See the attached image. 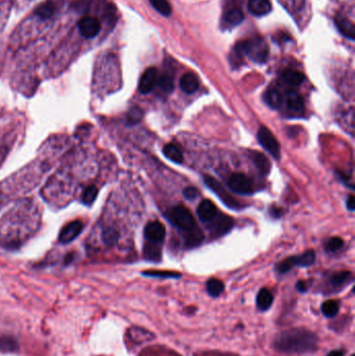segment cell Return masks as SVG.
<instances>
[{
    "label": "cell",
    "mask_w": 355,
    "mask_h": 356,
    "mask_svg": "<svg viewBox=\"0 0 355 356\" xmlns=\"http://www.w3.org/2000/svg\"><path fill=\"white\" fill-rule=\"evenodd\" d=\"M274 347L286 353H312L318 348V336L309 330L294 328L277 334Z\"/></svg>",
    "instance_id": "obj_1"
},
{
    "label": "cell",
    "mask_w": 355,
    "mask_h": 356,
    "mask_svg": "<svg viewBox=\"0 0 355 356\" xmlns=\"http://www.w3.org/2000/svg\"><path fill=\"white\" fill-rule=\"evenodd\" d=\"M235 49L239 53L247 55L251 61L258 64H264L268 60V44L261 36L258 35L239 43Z\"/></svg>",
    "instance_id": "obj_2"
},
{
    "label": "cell",
    "mask_w": 355,
    "mask_h": 356,
    "mask_svg": "<svg viewBox=\"0 0 355 356\" xmlns=\"http://www.w3.org/2000/svg\"><path fill=\"white\" fill-rule=\"evenodd\" d=\"M204 183L220 198V199L226 204L228 208L232 210H240L242 207L239 201H236L234 198L225 190V188L215 178L211 176L204 177Z\"/></svg>",
    "instance_id": "obj_3"
},
{
    "label": "cell",
    "mask_w": 355,
    "mask_h": 356,
    "mask_svg": "<svg viewBox=\"0 0 355 356\" xmlns=\"http://www.w3.org/2000/svg\"><path fill=\"white\" fill-rule=\"evenodd\" d=\"M257 139L260 145L276 160L281 157V146L274 135L265 126H261L257 133Z\"/></svg>",
    "instance_id": "obj_4"
},
{
    "label": "cell",
    "mask_w": 355,
    "mask_h": 356,
    "mask_svg": "<svg viewBox=\"0 0 355 356\" xmlns=\"http://www.w3.org/2000/svg\"><path fill=\"white\" fill-rule=\"evenodd\" d=\"M169 218L177 227L184 231L196 225L192 213L184 207H176L172 209L169 212Z\"/></svg>",
    "instance_id": "obj_5"
},
{
    "label": "cell",
    "mask_w": 355,
    "mask_h": 356,
    "mask_svg": "<svg viewBox=\"0 0 355 356\" xmlns=\"http://www.w3.org/2000/svg\"><path fill=\"white\" fill-rule=\"evenodd\" d=\"M229 189L236 194L250 195L253 193V185L251 180L244 174L235 173L230 176L228 180Z\"/></svg>",
    "instance_id": "obj_6"
},
{
    "label": "cell",
    "mask_w": 355,
    "mask_h": 356,
    "mask_svg": "<svg viewBox=\"0 0 355 356\" xmlns=\"http://www.w3.org/2000/svg\"><path fill=\"white\" fill-rule=\"evenodd\" d=\"M210 230L211 233L215 236H221L229 232L233 226V220L226 216V215H221L217 214V216L210 221Z\"/></svg>",
    "instance_id": "obj_7"
},
{
    "label": "cell",
    "mask_w": 355,
    "mask_h": 356,
    "mask_svg": "<svg viewBox=\"0 0 355 356\" xmlns=\"http://www.w3.org/2000/svg\"><path fill=\"white\" fill-rule=\"evenodd\" d=\"M83 229H84V223L82 221L75 220L68 223L66 226H64V228L60 232V235H59L60 243L62 244L71 243L82 233Z\"/></svg>",
    "instance_id": "obj_8"
},
{
    "label": "cell",
    "mask_w": 355,
    "mask_h": 356,
    "mask_svg": "<svg viewBox=\"0 0 355 356\" xmlns=\"http://www.w3.org/2000/svg\"><path fill=\"white\" fill-rule=\"evenodd\" d=\"M101 29L99 20L94 17H84L78 22V30L87 39H92L98 35Z\"/></svg>",
    "instance_id": "obj_9"
},
{
    "label": "cell",
    "mask_w": 355,
    "mask_h": 356,
    "mask_svg": "<svg viewBox=\"0 0 355 356\" xmlns=\"http://www.w3.org/2000/svg\"><path fill=\"white\" fill-rule=\"evenodd\" d=\"M144 234L148 242L161 243L165 239L166 229H165V226L159 221L150 222L149 224L146 225Z\"/></svg>",
    "instance_id": "obj_10"
},
{
    "label": "cell",
    "mask_w": 355,
    "mask_h": 356,
    "mask_svg": "<svg viewBox=\"0 0 355 356\" xmlns=\"http://www.w3.org/2000/svg\"><path fill=\"white\" fill-rule=\"evenodd\" d=\"M157 83V70L154 67L148 68L142 75L139 84V91L142 94L150 93Z\"/></svg>",
    "instance_id": "obj_11"
},
{
    "label": "cell",
    "mask_w": 355,
    "mask_h": 356,
    "mask_svg": "<svg viewBox=\"0 0 355 356\" xmlns=\"http://www.w3.org/2000/svg\"><path fill=\"white\" fill-rule=\"evenodd\" d=\"M204 239V235L202 230L198 226H194L189 230H185L184 234V243L186 247L194 248L199 246Z\"/></svg>",
    "instance_id": "obj_12"
},
{
    "label": "cell",
    "mask_w": 355,
    "mask_h": 356,
    "mask_svg": "<svg viewBox=\"0 0 355 356\" xmlns=\"http://www.w3.org/2000/svg\"><path fill=\"white\" fill-rule=\"evenodd\" d=\"M243 20H244V13L242 12V10L239 8H234L228 11L224 15L222 24L224 28H232L234 26L240 25L243 22Z\"/></svg>",
    "instance_id": "obj_13"
},
{
    "label": "cell",
    "mask_w": 355,
    "mask_h": 356,
    "mask_svg": "<svg viewBox=\"0 0 355 356\" xmlns=\"http://www.w3.org/2000/svg\"><path fill=\"white\" fill-rule=\"evenodd\" d=\"M197 214H198V217L201 221L210 222L217 216L218 210L211 200H204L197 209Z\"/></svg>",
    "instance_id": "obj_14"
},
{
    "label": "cell",
    "mask_w": 355,
    "mask_h": 356,
    "mask_svg": "<svg viewBox=\"0 0 355 356\" xmlns=\"http://www.w3.org/2000/svg\"><path fill=\"white\" fill-rule=\"evenodd\" d=\"M248 10L254 16H265L272 11L270 0H249Z\"/></svg>",
    "instance_id": "obj_15"
},
{
    "label": "cell",
    "mask_w": 355,
    "mask_h": 356,
    "mask_svg": "<svg viewBox=\"0 0 355 356\" xmlns=\"http://www.w3.org/2000/svg\"><path fill=\"white\" fill-rule=\"evenodd\" d=\"M180 89L185 93V94H193L195 93L199 88V81L197 76L193 73H185L182 75L180 78L179 83Z\"/></svg>",
    "instance_id": "obj_16"
},
{
    "label": "cell",
    "mask_w": 355,
    "mask_h": 356,
    "mask_svg": "<svg viewBox=\"0 0 355 356\" xmlns=\"http://www.w3.org/2000/svg\"><path fill=\"white\" fill-rule=\"evenodd\" d=\"M144 257L145 259L153 263H159L162 259V248L159 243L148 242L144 246Z\"/></svg>",
    "instance_id": "obj_17"
},
{
    "label": "cell",
    "mask_w": 355,
    "mask_h": 356,
    "mask_svg": "<svg viewBox=\"0 0 355 356\" xmlns=\"http://www.w3.org/2000/svg\"><path fill=\"white\" fill-rule=\"evenodd\" d=\"M335 26L343 35L352 40V41L355 40V26L350 20L338 17L335 19Z\"/></svg>",
    "instance_id": "obj_18"
},
{
    "label": "cell",
    "mask_w": 355,
    "mask_h": 356,
    "mask_svg": "<svg viewBox=\"0 0 355 356\" xmlns=\"http://www.w3.org/2000/svg\"><path fill=\"white\" fill-rule=\"evenodd\" d=\"M286 103L287 106L295 111V113H300L303 110L304 103L302 97L296 92V91H289L286 95Z\"/></svg>",
    "instance_id": "obj_19"
},
{
    "label": "cell",
    "mask_w": 355,
    "mask_h": 356,
    "mask_svg": "<svg viewBox=\"0 0 355 356\" xmlns=\"http://www.w3.org/2000/svg\"><path fill=\"white\" fill-rule=\"evenodd\" d=\"M250 156H251V160H252L253 164L257 167V169L264 175L269 174V172L271 170V164L265 154H263L260 152H251Z\"/></svg>",
    "instance_id": "obj_20"
},
{
    "label": "cell",
    "mask_w": 355,
    "mask_h": 356,
    "mask_svg": "<svg viewBox=\"0 0 355 356\" xmlns=\"http://www.w3.org/2000/svg\"><path fill=\"white\" fill-rule=\"evenodd\" d=\"M283 81L290 85V86H294L297 87L299 85H301L304 81V75L301 72H298L296 70H286L283 75Z\"/></svg>",
    "instance_id": "obj_21"
},
{
    "label": "cell",
    "mask_w": 355,
    "mask_h": 356,
    "mask_svg": "<svg viewBox=\"0 0 355 356\" xmlns=\"http://www.w3.org/2000/svg\"><path fill=\"white\" fill-rule=\"evenodd\" d=\"M273 303V295L267 289H261L256 297V305L259 310H267Z\"/></svg>",
    "instance_id": "obj_22"
},
{
    "label": "cell",
    "mask_w": 355,
    "mask_h": 356,
    "mask_svg": "<svg viewBox=\"0 0 355 356\" xmlns=\"http://www.w3.org/2000/svg\"><path fill=\"white\" fill-rule=\"evenodd\" d=\"M164 154L167 158H169L170 161L176 163V164H181L183 162V155L180 149L173 145V144H168L164 148Z\"/></svg>",
    "instance_id": "obj_23"
},
{
    "label": "cell",
    "mask_w": 355,
    "mask_h": 356,
    "mask_svg": "<svg viewBox=\"0 0 355 356\" xmlns=\"http://www.w3.org/2000/svg\"><path fill=\"white\" fill-rule=\"evenodd\" d=\"M266 102L273 108H278L283 102V96L281 92L276 89H270L265 95Z\"/></svg>",
    "instance_id": "obj_24"
},
{
    "label": "cell",
    "mask_w": 355,
    "mask_h": 356,
    "mask_svg": "<svg viewBox=\"0 0 355 356\" xmlns=\"http://www.w3.org/2000/svg\"><path fill=\"white\" fill-rule=\"evenodd\" d=\"M55 7L51 2H47L41 6H39L35 10V15L43 20L49 19L54 15Z\"/></svg>",
    "instance_id": "obj_25"
},
{
    "label": "cell",
    "mask_w": 355,
    "mask_h": 356,
    "mask_svg": "<svg viewBox=\"0 0 355 356\" xmlns=\"http://www.w3.org/2000/svg\"><path fill=\"white\" fill-rule=\"evenodd\" d=\"M151 6L165 17H169L172 13L171 6L168 0H149Z\"/></svg>",
    "instance_id": "obj_26"
},
{
    "label": "cell",
    "mask_w": 355,
    "mask_h": 356,
    "mask_svg": "<svg viewBox=\"0 0 355 356\" xmlns=\"http://www.w3.org/2000/svg\"><path fill=\"white\" fill-rule=\"evenodd\" d=\"M207 291L212 297H219L224 291V285L221 280L212 278L207 284Z\"/></svg>",
    "instance_id": "obj_27"
},
{
    "label": "cell",
    "mask_w": 355,
    "mask_h": 356,
    "mask_svg": "<svg viewBox=\"0 0 355 356\" xmlns=\"http://www.w3.org/2000/svg\"><path fill=\"white\" fill-rule=\"evenodd\" d=\"M340 304L335 300H328L322 304V312L326 318H333L339 312Z\"/></svg>",
    "instance_id": "obj_28"
},
{
    "label": "cell",
    "mask_w": 355,
    "mask_h": 356,
    "mask_svg": "<svg viewBox=\"0 0 355 356\" xmlns=\"http://www.w3.org/2000/svg\"><path fill=\"white\" fill-rule=\"evenodd\" d=\"M315 260V253L313 250H307L303 254L296 256V266L298 267H309L313 265Z\"/></svg>",
    "instance_id": "obj_29"
},
{
    "label": "cell",
    "mask_w": 355,
    "mask_h": 356,
    "mask_svg": "<svg viewBox=\"0 0 355 356\" xmlns=\"http://www.w3.org/2000/svg\"><path fill=\"white\" fill-rule=\"evenodd\" d=\"M144 276L156 277V278H180L181 274L170 271H146L143 272Z\"/></svg>",
    "instance_id": "obj_30"
},
{
    "label": "cell",
    "mask_w": 355,
    "mask_h": 356,
    "mask_svg": "<svg viewBox=\"0 0 355 356\" xmlns=\"http://www.w3.org/2000/svg\"><path fill=\"white\" fill-rule=\"evenodd\" d=\"M98 195V189L95 185H89L82 197V202L86 205H91L97 198Z\"/></svg>",
    "instance_id": "obj_31"
},
{
    "label": "cell",
    "mask_w": 355,
    "mask_h": 356,
    "mask_svg": "<svg viewBox=\"0 0 355 356\" xmlns=\"http://www.w3.org/2000/svg\"><path fill=\"white\" fill-rule=\"evenodd\" d=\"M157 85L166 93H171L174 90V81L168 74H164L157 79Z\"/></svg>",
    "instance_id": "obj_32"
},
{
    "label": "cell",
    "mask_w": 355,
    "mask_h": 356,
    "mask_svg": "<svg viewBox=\"0 0 355 356\" xmlns=\"http://www.w3.org/2000/svg\"><path fill=\"white\" fill-rule=\"evenodd\" d=\"M351 277V273L347 272V271H343V272H339L334 275L331 276L330 278V284L333 287H341L343 285H345L349 278Z\"/></svg>",
    "instance_id": "obj_33"
},
{
    "label": "cell",
    "mask_w": 355,
    "mask_h": 356,
    "mask_svg": "<svg viewBox=\"0 0 355 356\" xmlns=\"http://www.w3.org/2000/svg\"><path fill=\"white\" fill-rule=\"evenodd\" d=\"M18 349L17 342L10 336L0 338V350L2 351H16Z\"/></svg>",
    "instance_id": "obj_34"
},
{
    "label": "cell",
    "mask_w": 355,
    "mask_h": 356,
    "mask_svg": "<svg viewBox=\"0 0 355 356\" xmlns=\"http://www.w3.org/2000/svg\"><path fill=\"white\" fill-rule=\"evenodd\" d=\"M294 267H296V256H291V257L286 258L282 263H279L277 265V267H276V270H277L282 274H285V273L291 271Z\"/></svg>",
    "instance_id": "obj_35"
},
{
    "label": "cell",
    "mask_w": 355,
    "mask_h": 356,
    "mask_svg": "<svg viewBox=\"0 0 355 356\" xmlns=\"http://www.w3.org/2000/svg\"><path fill=\"white\" fill-rule=\"evenodd\" d=\"M119 239V233L113 228H107L103 231V240L108 245H114Z\"/></svg>",
    "instance_id": "obj_36"
},
{
    "label": "cell",
    "mask_w": 355,
    "mask_h": 356,
    "mask_svg": "<svg viewBox=\"0 0 355 356\" xmlns=\"http://www.w3.org/2000/svg\"><path fill=\"white\" fill-rule=\"evenodd\" d=\"M343 245H344V241L341 239V237H332V239L327 241L325 247L328 252H335L340 250L343 247Z\"/></svg>",
    "instance_id": "obj_37"
},
{
    "label": "cell",
    "mask_w": 355,
    "mask_h": 356,
    "mask_svg": "<svg viewBox=\"0 0 355 356\" xmlns=\"http://www.w3.org/2000/svg\"><path fill=\"white\" fill-rule=\"evenodd\" d=\"M143 117V113L139 107H134L129 110L128 116H127V120L130 124H136L138 122L141 121V119Z\"/></svg>",
    "instance_id": "obj_38"
},
{
    "label": "cell",
    "mask_w": 355,
    "mask_h": 356,
    "mask_svg": "<svg viewBox=\"0 0 355 356\" xmlns=\"http://www.w3.org/2000/svg\"><path fill=\"white\" fill-rule=\"evenodd\" d=\"M183 196L186 198L188 200H194L198 196V191L197 189L193 188V186H188L183 190Z\"/></svg>",
    "instance_id": "obj_39"
},
{
    "label": "cell",
    "mask_w": 355,
    "mask_h": 356,
    "mask_svg": "<svg viewBox=\"0 0 355 356\" xmlns=\"http://www.w3.org/2000/svg\"><path fill=\"white\" fill-rule=\"evenodd\" d=\"M296 288H297V290H298L299 292L304 293V292H306V291L308 290V288H309V284H308L307 282H303V280H301V282H299V283L297 284Z\"/></svg>",
    "instance_id": "obj_40"
},
{
    "label": "cell",
    "mask_w": 355,
    "mask_h": 356,
    "mask_svg": "<svg viewBox=\"0 0 355 356\" xmlns=\"http://www.w3.org/2000/svg\"><path fill=\"white\" fill-rule=\"evenodd\" d=\"M347 208L351 212H353L355 210V199H354L353 196H350L349 199L347 200Z\"/></svg>",
    "instance_id": "obj_41"
},
{
    "label": "cell",
    "mask_w": 355,
    "mask_h": 356,
    "mask_svg": "<svg viewBox=\"0 0 355 356\" xmlns=\"http://www.w3.org/2000/svg\"><path fill=\"white\" fill-rule=\"evenodd\" d=\"M326 356H344V352L340 351V350H335V351L328 353Z\"/></svg>",
    "instance_id": "obj_42"
},
{
    "label": "cell",
    "mask_w": 355,
    "mask_h": 356,
    "mask_svg": "<svg viewBox=\"0 0 355 356\" xmlns=\"http://www.w3.org/2000/svg\"><path fill=\"white\" fill-rule=\"evenodd\" d=\"M352 356H354V355H352Z\"/></svg>",
    "instance_id": "obj_43"
}]
</instances>
